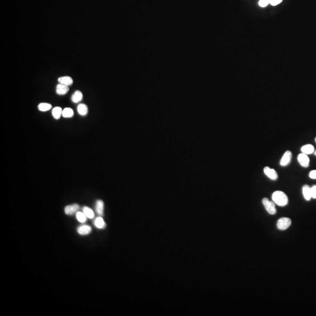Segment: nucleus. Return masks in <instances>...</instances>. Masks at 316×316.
Returning <instances> with one entry per match:
<instances>
[{"instance_id": "1", "label": "nucleus", "mask_w": 316, "mask_h": 316, "mask_svg": "<svg viewBox=\"0 0 316 316\" xmlns=\"http://www.w3.org/2000/svg\"><path fill=\"white\" fill-rule=\"evenodd\" d=\"M272 199L274 203L279 206H285L288 204V197L287 195L282 191H275L272 196Z\"/></svg>"}, {"instance_id": "2", "label": "nucleus", "mask_w": 316, "mask_h": 316, "mask_svg": "<svg viewBox=\"0 0 316 316\" xmlns=\"http://www.w3.org/2000/svg\"><path fill=\"white\" fill-rule=\"evenodd\" d=\"M262 203L269 214L271 215H274L276 213L275 203L274 201L269 200L267 198H264L262 200Z\"/></svg>"}, {"instance_id": "3", "label": "nucleus", "mask_w": 316, "mask_h": 316, "mask_svg": "<svg viewBox=\"0 0 316 316\" xmlns=\"http://www.w3.org/2000/svg\"><path fill=\"white\" fill-rule=\"evenodd\" d=\"M291 223L292 221L289 218L283 217L278 220L277 223V227L280 230H285L290 226Z\"/></svg>"}, {"instance_id": "4", "label": "nucleus", "mask_w": 316, "mask_h": 316, "mask_svg": "<svg viewBox=\"0 0 316 316\" xmlns=\"http://www.w3.org/2000/svg\"><path fill=\"white\" fill-rule=\"evenodd\" d=\"M298 160L300 164L303 168H307L310 165V159L307 155L303 153H300L298 155Z\"/></svg>"}, {"instance_id": "5", "label": "nucleus", "mask_w": 316, "mask_h": 316, "mask_svg": "<svg viewBox=\"0 0 316 316\" xmlns=\"http://www.w3.org/2000/svg\"><path fill=\"white\" fill-rule=\"evenodd\" d=\"M263 172L268 178L272 180H276L278 178V175L276 171L268 166H266L264 168Z\"/></svg>"}, {"instance_id": "6", "label": "nucleus", "mask_w": 316, "mask_h": 316, "mask_svg": "<svg viewBox=\"0 0 316 316\" xmlns=\"http://www.w3.org/2000/svg\"><path fill=\"white\" fill-rule=\"evenodd\" d=\"M292 158V152H290V151H286V152H285V153L283 154L282 158L280 161V166H282L283 167L287 166L288 164L290 163Z\"/></svg>"}, {"instance_id": "7", "label": "nucleus", "mask_w": 316, "mask_h": 316, "mask_svg": "<svg viewBox=\"0 0 316 316\" xmlns=\"http://www.w3.org/2000/svg\"><path fill=\"white\" fill-rule=\"evenodd\" d=\"M80 206L77 204H73L71 205H68L65 208V213L67 215H73L74 214H76L79 211Z\"/></svg>"}, {"instance_id": "8", "label": "nucleus", "mask_w": 316, "mask_h": 316, "mask_svg": "<svg viewBox=\"0 0 316 316\" xmlns=\"http://www.w3.org/2000/svg\"><path fill=\"white\" fill-rule=\"evenodd\" d=\"M69 90V87L68 85H65L61 83H59L56 85V91L58 95H60V96L65 95L67 93Z\"/></svg>"}, {"instance_id": "9", "label": "nucleus", "mask_w": 316, "mask_h": 316, "mask_svg": "<svg viewBox=\"0 0 316 316\" xmlns=\"http://www.w3.org/2000/svg\"><path fill=\"white\" fill-rule=\"evenodd\" d=\"M92 231L91 227L90 225H80L77 229V231L80 235H85L89 234Z\"/></svg>"}, {"instance_id": "10", "label": "nucleus", "mask_w": 316, "mask_h": 316, "mask_svg": "<svg viewBox=\"0 0 316 316\" xmlns=\"http://www.w3.org/2000/svg\"><path fill=\"white\" fill-rule=\"evenodd\" d=\"M104 202L101 200H98L96 202V206H95V210L97 214L99 216H103L104 214Z\"/></svg>"}, {"instance_id": "11", "label": "nucleus", "mask_w": 316, "mask_h": 316, "mask_svg": "<svg viewBox=\"0 0 316 316\" xmlns=\"http://www.w3.org/2000/svg\"><path fill=\"white\" fill-rule=\"evenodd\" d=\"M303 195L304 196V198L307 201H309L311 197V188L308 185H304L302 188Z\"/></svg>"}, {"instance_id": "12", "label": "nucleus", "mask_w": 316, "mask_h": 316, "mask_svg": "<svg viewBox=\"0 0 316 316\" xmlns=\"http://www.w3.org/2000/svg\"><path fill=\"white\" fill-rule=\"evenodd\" d=\"M94 224L98 229H104L106 227V223L104 222L103 219L100 216L95 219Z\"/></svg>"}, {"instance_id": "13", "label": "nucleus", "mask_w": 316, "mask_h": 316, "mask_svg": "<svg viewBox=\"0 0 316 316\" xmlns=\"http://www.w3.org/2000/svg\"><path fill=\"white\" fill-rule=\"evenodd\" d=\"M58 81L59 82V83H61L68 86L72 85L73 83V79L70 76L61 77L58 79Z\"/></svg>"}, {"instance_id": "14", "label": "nucleus", "mask_w": 316, "mask_h": 316, "mask_svg": "<svg viewBox=\"0 0 316 316\" xmlns=\"http://www.w3.org/2000/svg\"><path fill=\"white\" fill-rule=\"evenodd\" d=\"M83 95L80 91H76L72 96V101L74 103H77L83 100Z\"/></svg>"}, {"instance_id": "15", "label": "nucleus", "mask_w": 316, "mask_h": 316, "mask_svg": "<svg viewBox=\"0 0 316 316\" xmlns=\"http://www.w3.org/2000/svg\"><path fill=\"white\" fill-rule=\"evenodd\" d=\"M301 151L302 153L308 155L314 152V148L311 144H307L302 147Z\"/></svg>"}, {"instance_id": "16", "label": "nucleus", "mask_w": 316, "mask_h": 316, "mask_svg": "<svg viewBox=\"0 0 316 316\" xmlns=\"http://www.w3.org/2000/svg\"><path fill=\"white\" fill-rule=\"evenodd\" d=\"M77 111L80 116H86L88 113V107L85 104H80L77 107Z\"/></svg>"}, {"instance_id": "17", "label": "nucleus", "mask_w": 316, "mask_h": 316, "mask_svg": "<svg viewBox=\"0 0 316 316\" xmlns=\"http://www.w3.org/2000/svg\"><path fill=\"white\" fill-rule=\"evenodd\" d=\"M62 111L63 109L60 107H56L54 109H52V114L53 118L56 120H58L61 118V116H62Z\"/></svg>"}, {"instance_id": "18", "label": "nucleus", "mask_w": 316, "mask_h": 316, "mask_svg": "<svg viewBox=\"0 0 316 316\" xmlns=\"http://www.w3.org/2000/svg\"><path fill=\"white\" fill-rule=\"evenodd\" d=\"M82 211L83 213H85V214L87 218L92 219L94 217V213L90 208L87 207V206H84L82 208Z\"/></svg>"}, {"instance_id": "19", "label": "nucleus", "mask_w": 316, "mask_h": 316, "mask_svg": "<svg viewBox=\"0 0 316 316\" xmlns=\"http://www.w3.org/2000/svg\"><path fill=\"white\" fill-rule=\"evenodd\" d=\"M38 109L41 111L45 112L49 111V109H52V105L50 104L46 103H42L38 105Z\"/></svg>"}, {"instance_id": "20", "label": "nucleus", "mask_w": 316, "mask_h": 316, "mask_svg": "<svg viewBox=\"0 0 316 316\" xmlns=\"http://www.w3.org/2000/svg\"><path fill=\"white\" fill-rule=\"evenodd\" d=\"M74 115V111L70 108H65L62 111V116L64 118H72Z\"/></svg>"}, {"instance_id": "21", "label": "nucleus", "mask_w": 316, "mask_h": 316, "mask_svg": "<svg viewBox=\"0 0 316 316\" xmlns=\"http://www.w3.org/2000/svg\"><path fill=\"white\" fill-rule=\"evenodd\" d=\"M76 219L79 221L80 223H85L87 221V217L85 214V213L83 212H80V211H78L77 213L76 214Z\"/></svg>"}, {"instance_id": "22", "label": "nucleus", "mask_w": 316, "mask_h": 316, "mask_svg": "<svg viewBox=\"0 0 316 316\" xmlns=\"http://www.w3.org/2000/svg\"><path fill=\"white\" fill-rule=\"evenodd\" d=\"M270 1L271 0H259L258 4L262 8H265L270 4Z\"/></svg>"}, {"instance_id": "23", "label": "nucleus", "mask_w": 316, "mask_h": 316, "mask_svg": "<svg viewBox=\"0 0 316 316\" xmlns=\"http://www.w3.org/2000/svg\"><path fill=\"white\" fill-rule=\"evenodd\" d=\"M282 1H283V0H271L270 4L272 6H276L280 4Z\"/></svg>"}, {"instance_id": "24", "label": "nucleus", "mask_w": 316, "mask_h": 316, "mask_svg": "<svg viewBox=\"0 0 316 316\" xmlns=\"http://www.w3.org/2000/svg\"><path fill=\"white\" fill-rule=\"evenodd\" d=\"M311 197L312 198L316 199V185H314L311 188Z\"/></svg>"}, {"instance_id": "25", "label": "nucleus", "mask_w": 316, "mask_h": 316, "mask_svg": "<svg viewBox=\"0 0 316 316\" xmlns=\"http://www.w3.org/2000/svg\"><path fill=\"white\" fill-rule=\"evenodd\" d=\"M309 177L312 179H316V170H311L309 173Z\"/></svg>"}, {"instance_id": "26", "label": "nucleus", "mask_w": 316, "mask_h": 316, "mask_svg": "<svg viewBox=\"0 0 316 316\" xmlns=\"http://www.w3.org/2000/svg\"><path fill=\"white\" fill-rule=\"evenodd\" d=\"M314 155H316V152H314Z\"/></svg>"}, {"instance_id": "27", "label": "nucleus", "mask_w": 316, "mask_h": 316, "mask_svg": "<svg viewBox=\"0 0 316 316\" xmlns=\"http://www.w3.org/2000/svg\"></svg>"}]
</instances>
